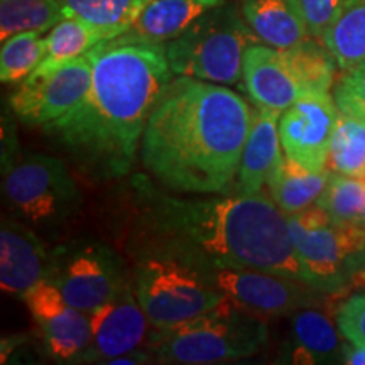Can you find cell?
I'll use <instances>...</instances> for the list:
<instances>
[{
  "mask_svg": "<svg viewBox=\"0 0 365 365\" xmlns=\"http://www.w3.org/2000/svg\"><path fill=\"white\" fill-rule=\"evenodd\" d=\"M252 108L227 85L176 76L149 113L140 159L168 188L222 193L239 173Z\"/></svg>",
  "mask_w": 365,
  "mask_h": 365,
  "instance_id": "obj_1",
  "label": "cell"
},
{
  "mask_svg": "<svg viewBox=\"0 0 365 365\" xmlns=\"http://www.w3.org/2000/svg\"><path fill=\"white\" fill-rule=\"evenodd\" d=\"M91 86L66 117L43 127L73 158L100 176H124L134 164L149 113L173 73L166 46L122 38L86 53Z\"/></svg>",
  "mask_w": 365,
  "mask_h": 365,
  "instance_id": "obj_2",
  "label": "cell"
},
{
  "mask_svg": "<svg viewBox=\"0 0 365 365\" xmlns=\"http://www.w3.org/2000/svg\"><path fill=\"white\" fill-rule=\"evenodd\" d=\"M159 210L163 228L215 269H257L308 282L287 215L269 196L164 198Z\"/></svg>",
  "mask_w": 365,
  "mask_h": 365,
  "instance_id": "obj_3",
  "label": "cell"
},
{
  "mask_svg": "<svg viewBox=\"0 0 365 365\" xmlns=\"http://www.w3.org/2000/svg\"><path fill=\"white\" fill-rule=\"evenodd\" d=\"M266 341L264 318L225 296L200 317L154 330L149 345L159 362L205 365L252 357Z\"/></svg>",
  "mask_w": 365,
  "mask_h": 365,
  "instance_id": "obj_4",
  "label": "cell"
},
{
  "mask_svg": "<svg viewBox=\"0 0 365 365\" xmlns=\"http://www.w3.org/2000/svg\"><path fill=\"white\" fill-rule=\"evenodd\" d=\"M339 68L333 54L318 39L276 49L250 46L244 58V85L257 108L282 113L308 93L330 91Z\"/></svg>",
  "mask_w": 365,
  "mask_h": 365,
  "instance_id": "obj_5",
  "label": "cell"
},
{
  "mask_svg": "<svg viewBox=\"0 0 365 365\" xmlns=\"http://www.w3.org/2000/svg\"><path fill=\"white\" fill-rule=\"evenodd\" d=\"M259 43L242 12L222 4L200 16L185 33L166 43V56L176 76L237 85L244 78V58Z\"/></svg>",
  "mask_w": 365,
  "mask_h": 365,
  "instance_id": "obj_6",
  "label": "cell"
},
{
  "mask_svg": "<svg viewBox=\"0 0 365 365\" xmlns=\"http://www.w3.org/2000/svg\"><path fill=\"white\" fill-rule=\"evenodd\" d=\"M289 234L308 282L327 294L360 286L365 222H336L318 205L287 215Z\"/></svg>",
  "mask_w": 365,
  "mask_h": 365,
  "instance_id": "obj_7",
  "label": "cell"
},
{
  "mask_svg": "<svg viewBox=\"0 0 365 365\" xmlns=\"http://www.w3.org/2000/svg\"><path fill=\"white\" fill-rule=\"evenodd\" d=\"M134 287L154 330L200 317L225 298L212 276L173 257H150L137 264Z\"/></svg>",
  "mask_w": 365,
  "mask_h": 365,
  "instance_id": "obj_8",
  "label": "cell"
},
{
  "mask_svg": "<svg viewBox=\"0 0 365 365\" xmlns=\"http://www.w3.org/2000/svg\"><path fill=\"white\" fill-rule=\"evenodd\" d=\"M4 195L24 222L48 227L65 222L80 205V190L59 158L29 154L9 163Z\"/></svg>",
  "mask_w": 365,
  "mask_h": 365,
  "instance_id": "obj_9",
  "label": "cell"
},
{
  "mask_svg": "<svg viewBox=\"0 0 365 365\" xmlns=\"http://www.w3.org/2000/svg\"><path fill=\"white\" fill-rule=\"evenodd\" d=\"M48 281L85 313L108 303L129 282L122 261L107 245L76 242L54 250Z\"/></svg>",
  "mask_w": 365,
  "mask_h": 365,
  "instance_id": "obj_10",
  "label": "cell"
},
{
  "mask_svg": "<svg viewBox=\"0 0 365 365\" xmlns=\"http://www.w3.org/2000/svg\"><path fill=\"white\" fill-rule=\"evenodd\" d=\"M91 61L83 56L48 73L33 71L9 98V107L22 124L46 127L75 110L88 95Z\"/></svg>",
  "mask_w": 365,
  "mask_h": 365,
  "instance_id": "obj_11",
  "label": "cell"
},
{
  "mask_svg": "<svg viewBox=\"0 0 365 365\" xmlns=\"http://www.w3.org/2000/svg\"><path fill=\"white\" fill-rule=\"evenodd\" d=\"M212 279L227 298L262 318L318 307L327 294L308 282L257 269L218 267L213 271Z\"/></svg>",
  "mask_w": 365,
  "mask_h": 365,
  "instance_id": "obj_12",
  "label": "cell"
},
{
  "mask_svg": "<svg viewBox=\"0 0 365 365\" xmlns=\"http://www.w3.org/2000/svg\"><path fill=\"white\" fill-rule=\"evenodd\" d=\"M339 113L330 91L308 93L296 100L279 117V137L286 156L308 170H327Z\"/></svg>",
  "mask_w": 365,
  "mask_h": 365,
  "instance_id": "obj_13",
  "label": "cell"
},
{
  "mask_svg": "<svg viewBox=\"0 0 365 365\" xmlns=\"http://www.w3.org/2000/svg\"><path fill=\"white\" fill-rule=\"evenodd\" d=\"M91 344L76 362H103L134 352L143 345L150 325L137 299L134 282H127L103 307L90 313Z\"/></svg>",
  "mask_w": 365,
  "mask_h": 365,
  "instance_id": "obj_14",
  "label": "cell"
},
{
  "mask_svg": "<svg viewBox=\"0 0 365 365\" xmlns=\"http://www.w3.org/2000/svg\"><path fill=\"white\" fill-rule=\"evenodd\" d=\"M22 298L53 357L76 362L88 350L90 314L68 303L51 281H41Z\"/></svg>",
  "mask_w": 365,
  "mask_h": 365,
  "instance_id": "obj_15",
  "label": "cell"
},
{
  "mask_svg": "<svg viewBox=\"0 0 365 365\" xmlns=\"http://www.w3.org/2000/svg\"><path fill=\"white\" fill-rule=\"evenodd\" d=\"M53 254L24 223L2 218L0 225V287L4 293L24 296L48 279Z\"/></svg>",
  "mask_w": 365,
  "mask_h": 365,
  "instance_id": "obj_16",
  "label": "cell"
},
{
  "mask_svg": "<svg viewBox=\"0 0 365 365\" xmlns=\"http://www.w3.org/2000/svg\"><path fill=\"white\" fill-rule=\"evenodd\" d=\"M281 113L252 108V124L242 153L237 173V195H257L267 185V178L281 161Z\"/></svg>",
  "mask_w": 365,
  "mask_h": 365,
  "instance_id": "obj_17",
  "label": "cell"
},
{
  "mask_svg": "<svg viewBox=\"0 0 365 365\" xmlns=\"http://www.w3.org/2000/svg\"><path fill=\"white\" fill-rule=\"evenodd\" d=\"M242 17L259 43L287 49L312 38L301 0H244Z\"/></svg>",
  "mask_w": 365,
  "mask_h": 365,
  "instance_id": "obj_18",
  "label": "cell"
},
{
  "mask_svg": "<svg viewBox=\"0 0 365 365\" xmlns=\"http://www.w3.org/2000/svg\"><path fill=\"white\" fill-rule=\"evenodd\" d=\"M222 4L225 0H150L129 29L117 38L166 44L185 33L200 16Z\"/></svg>",
  "mask_w": 365,
  "mask_h": 365,
  "instance_id": "obj_19",
  "label": "cell"
},
{
  "mask_svg": "<svg viewBox=\"0 0 365 365\" xmlns=\"http://www.w3.org/2000/svg\"><path fill=\"white\" fill-rule=\"evenodd\" d=\"M291 323L296 364H331L344 359L345 336L322 308H301L293 313Z\"/></svg>",
  "mask_w": 365,
  "mask_h": 365,
  "instance_id": "obj_20",
  "label": "cell"
},
{
  "mask_svg": "<svg viewBox=\"0 0 365 365\" xmlns=\"http://www.w3.org/2000/svg\"><path fill=\"white\" fill-rule=\"evenodd\" d=\"M330 173V170H308L284 154L267 178L269 193L286 215H293L317 205L327 188Z\"/></svg>",
  "mask_w": 365,
  "mask_h": 365,
  "instance_id": "obj_21",
  "label": "cell"
},
{
  "mask_svg": "<svg viewBox=\"0 0 365 365\" xmlns=\"http://www.w3.org/2000/svg\"><path fill=\"white\" fill-rule=\"evenodd\" d=\"M322 43L341 71L365 65V0H346Z\"/></svg>",
  "mask_w": 365,
  "mask_h": 365,
  "instance_id": "obj_22",
  "label": "cell"
},
{
  "mask_svg": "<svg viewBox=\"0 0 365 365\" xmlns=\"http://www.w3.org/2000/svg\"><path fill=\"white\" fill-rule=\"evenodd\" d=\"M46 53L41 65L36 68V73H48L56 68L70 63L73 59L83 56L100 41H105L103 36L93 29L78 17L66 16L58 22L53 29L44 36Z\"/></svg>",
  "mask_w": 365,
  "mask_h": 365,
  "instance_id": "obj_23",
  "label": "cell"
},
{
  "mask_svg": "<svg viewBox=\"0 0 365 365\" xmlns=\"http://www.w3.org/2000/svg\"><path fill=\"white\" fill-rule=\"evenodd\" d=\"M68 16L78 17L103 39H113L129 29V26L150 0H59Z\"/></svg>",
  "mask_w": 365,
  "mask_h": 365,
  "instance_id": "obj_24",
  "label": "cell"
},
{
  "mask_svg": "<svg viewBox=\"0 0 365 365\" xmlns=\"http://www.w3.org/2000/svg\"><path fill=\"white\" fill-rule=\"evenodd\" d=\"M66 16L59 0H0V39L29 31L46 34Z\"/></svg>",
  "mask_w": 365,
  "mask_h": 365,
  "instance_id": "obj_25",
  "label": "cell"
},
{
  "mask_svg": "<svg viewBox=\"0 0 365 365\" xmlns=\"http://www.w3.org/2000/svg\"><path fill=\"white\" fill-rule=\"evenodd\" d=\"M327 170L362 178L365 171V124L350 113H339L333 132Z\"/></svg>",
  "mask_w": 365,
  "mask_h": 365,
  "instance_id": "obj_26",
  "label": "cell"
},
{
  "mask_svg": "<svg viewBox=\"0 0 365 365\" xmlns=\"http://www.w3.org/2000/svg\"><path fill=\"white\" fill-rule=\"evenodd\" d=\"M43 34L39 31H29V33L14 34L2 41V49H0L2 83H21L41 65L46 53Z\"/></svg>",
  "mask_w": 365,
  "mask_h": 365,
  "instance_id": "obj_27",
  "label": "cell"
},
{
  "mask_svg": "<svg viewBox=\"0 0 365 365\" xmlns=\"http://www.w3.org/2000/svg\"><path fill=\"white\" fill-rule=\"evenodd\" d=\"M317 205L336 222H365V181L331 171Z\"/></svg>",
  "mask_w": 365,
  "mask_h": 365,
  "instance_id": "obj_28",
  "label": "cell"
},
{
  "mask_svg": "<svg viewBox=\"0 0 365 365\" xmlns=\"http://www.w3.org/2000/svg\"><path fill=\"white\" fill-rule=\"evenodd\" d=\"M336 325L346 341L365 345V293L352 294L340 304Z\"/></svg>",
  "mask_w": 365,
  "mask_h": 365,
  "instance_id": "obj_29",
  "label": "cell"
},
{
  "mask_svg": "<svg viewBox=\"0 0 365 365\" xmlns=\"http://www.w3.org/2000/svg\"><path fill=\"white\" fill-rule=\"evenodd\" d=\"M345 2L346 0H301L312 38L323 39L327 31L340 16Z\"/></svg>",
  "mask_w": 365,
  "mask_h": 365,
  "instance_id": "obj_30",
  "label": "cell"
},
{
  "mask_svg": "<svg viewBox=\"0 0 365 365\" xmlns=\"http://www.w3.org/2000/svg\"><path fill=\"white\" fill-rule=\"evenodd\" d=\"M333 97H335V102L339 105V108L341 112L350 113V115L360 118V120L365 124V102L360 100L359 97L346 91L341 86L335 85V90H333Z\"/></svg>",
  "mask_w": 365,
  "mask_h": 365,
  "instance_id": "obj_31",
  "label": "cell"
},
{
  "mask_svg": "<svg viewBox=\"0 0 365 365\" xmlns=\"http://www.w3.org/2000/svg\"><path fill=\"white\" fill-rule=\"evenodd\" d=\"M336 85L365 102V65L354 68L350 71H341V76Z\"/></svg>",
  "mask_w": 365,
  "mask_h": 365,
  "instance_id": "obj_32",
  "label": "cell"
},
{
  "mask_svg": "<svg viewBox=\"0 0 365 365\" xmlns=\"http://www.w3.org/2000/svg\"><path fill=\"white\" fill-rule=\"evenodd\" d=\"M344 364L350 365H365V345L362 344H345L344 350V359H341Z\"/></svg>",
  "mask_w": 365,
  "mask_h": 365,
  "instance_id": "obj_33",
  "label": "cell"
},
{
  "mask_svg": "<svg viewBox=\"0 0 365 365\" xmlns=\"http://www.w3.org/2000/svg\"><path fill=\"white\" fill-rule=\"evenodd\" d=\"M360 266H362V271H364V274H365V244H364L362 254H360Z\"/></svg>",
  "mask_w": 365,
  "mask_h": 365,
  "instance_id": "obj_34",
  "label": "cell"
},
{
  "mask_svg": "<svg viewBox=\"0 0 365 365\" xmlns=\"http://www.w3.org/2000/svg\"><path fill=\"white\" fill-rule=\"evenodd\" d=\"M362 180L365 181V171H364V175H362Z\"/></svg>",
  "mask_w": 365,
  "mask_h": 365,
  "instance_id": "obj_35",
  "label": "cell"
},
{
  "mask_svg": "<svg viewBox=\"0 0 365 365\" xmlns=\"http://www.w3.org/2000/svg\"><path fill=\"white\" fill-rule=\"evenodd\" d=\"M364 218H365V217H364Z\"/></svg>",
  "mask_w": 365,
  "mask_h": 365,
  "instance_id": "obj_36",
  "label": "cell"
}]
</instances>
